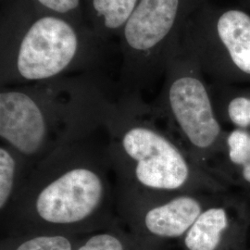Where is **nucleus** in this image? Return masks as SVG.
I'll list each match as a JSON object with an SVG mask.
<instances>
[{
    "instance_id": "obj_2",
    "label": "nucleus",
    "mask_w": 250,
    "mask_h": 250,
    "mask_svg": "<svg viewBox=\"0 0 250 250\" xmlns=\"http://www.w3.org/2000/svg\"><path fill=\"white\" fill-rule=\"evenodd\" d=\"M110 99L92 74L1 86V143L34 167L64 145L102 130Z\"/></svg>"
},
{
    "instance_id": "obj_9",
    "label": "nucleus",
    "mask_w": 250,
    "mask_h": 250,
    "mask_svg": "<svg viewBox=\"0 0 250 250\" xmlns=\"http://www.w3.org/2000/svg\"><path fill=\"white\" fill-rule=\"evenodd\" d=\"M89 26L101 40L120 37L139 0H87Z\"/></svg>"
},
{
    "instance_id": "obj_3",
    "label": "nucleus",
    "mask_w": 250,
    "mask_h": 250,
    "mask_svg": "<svg viewBox=\"0 0 250 250\" xmlns=\"http://www.w3.org/2000/svg\"><path fill=\"white\" fill-rule=\"evenodd\" d=\"M104 43L89 24L41 10L30 0H7L0 21L1 86L88 70L99 62Z\"/></svg>"
},
{
    "instance_id": "obj_16",
    "label": "nucleus",
    "mask_w": 250,
    "mask_h": 250,
    "mask_svg": "<svg viewBox=\"0 0 250 250\" xmlns=\"http://www.w3.org/2000/svg\"><path fill=\"white\" fill-rule=\"evenodd\" d=\"M228 114L234 125L246 127L250 125V99L235 98L228 106Z\"/></svg>"
},
{
    "instance_id": "obj_12",
    "label": "nucleus",
    "mask_w": 250,
    "mask_h": 250,
    "mask_svg": "<svg viewBox=\"0 0 250 250\" xmlns=\"http://www.w3.org/2000/svg\"><path fill=\"white\" fill-rule=\"evenodd\" d=\"M227 223L226 212L223 208H211L202 211L185 234L187 250H216Z\"/></svg>"
},
{
    "instance_id": "obj_1",
    "label": "nucleus",
    "mask_w": 250,
    "mask_h": 250,
    "mask_svg": "<svg viewBox=\"0 0 250 250\" xmlns=\"http://www.w3.org/2000/svg\"><path fill=\"white\" fill-rule=\"evenodd\" d=\"M111 172L106 145L93 135L59 147L33 167L14 202L0 215L2 236L86 235L122 224Z\"/></svg>"
},
{
    "instance_id": "obj_13",
    "label": "nucleus",
    "mask_w": 250,
    "mask_h": 250,
    "mask_svg": "<svg viewBox=\"0 0 250 250\" xmlns=\"http://www.w3.org/2000/svg\"><path fill=\"white\" fill-rule=\"evenodd\" d=\"M83 236L50 232L4 235L0 250H75Z\"/></svg>"
},
{
    "instance_id": "obj_17",
    "label": "nucleus",
    "mask_w": 250,
    "mask_h": 250,
    "mask_svg": "<svg viewBox=\"0 0 250 250\" xmlns=\"http://www.w3.org/2000/svg\"><path fill=\"white\" fill-rule=\"evenodd\" d=\"M85 1H87V0H85Z\"/></svg>"
},
{
    "instance_id": "obj_6",
    "label": "nucleus",
    "mask_w": 250,
    "mask_h": 250,
    "mask_svg": "<svg viewBox=\"0 0 250 250\" xmlns=\"http://www.w3.org/2000/svg\"><path fill=\"white\" fill-rule=\"evenodd\" d=\"M199 65L195 54L182 40L165 67L168 78L163 99L189 143L204 150L214 144L221 129L208 90L197 74Z\"/></svg>"
},
{
    "instance_id": "obj_11",
    "label": "nucleus",
    "mask_w": 250,
    "mask_h": 250,
    "mask_svg": "<svg viewBox=\"0 0 250 250\" xmlns=\"http://www.w3.org/2000/svg\"><path fill=\"white\" fill-rule=\"evenodd\" d=\"M122 224L83 236L75 250H160L159 240L136 234Z\"/></svg>"
},
{
    "instance_id": "obj_15",
    "label": "nucleus",
    "mask_w": 250,
    "mask_h": 250,
    "mask_svg": "<svg viewBox=\"0 0 250 250\" xmlns=\"http://www.w3.org/2000/svg\"><path fill=\"white\" fill-rule=\"evenodd\" d=\"M231 161L243 166V176L250 183V136L240 130L232 132L228 137Z\"/></svg>"
},
{
    "instance_id": "obj_8",
    "label": "nucleus",
    "mask_w": 250,
    "mask_h": 250,
    "mask_svg": "<svg viewBox=\"0 0 250 250\" xmlns=\"http://www.w3.org/2000/svg\"><path fill=\"white\" fill-rule=\"evenodd\" d=\"M201 63L228 53L233 65L250 74V15L240 9L217 14L207 5L191 18L182 39Z\"/></svg>"
},
{
    "instance_id": "obj_10",
    "label": "nucleus",
    "mask_w": 250,
    "mask_h": 250,
    "mask_svg": "<svg viewBox=\"0 0 250 250\" xmlns=\"http://www.w3.org/2000/svg\"><path fill=\"white\" fill-rule=\"evenodd\" d=\"M33 167L7 144L0 146V215L18 196Z\"/></svg>"
},
{
    "instance_id": "obj_5",
    "label": "nucleus",
    "mask_w": 250,
    "mask_h": 250,
    "mask_svg": "<svg viewBox=\"0 0 250 250\" xmlns=\"http://www.w3.org/2000/svg\"><path fill=\"white\" fill-rule=\"evenodd\" d=\"M207 0H139L121 36V93H140L163 70Z\"/></svg>"
},
{
    "instance_id": "obj_4",
    "label": "nucleus",
    "mask_w": 250,
    "mask_h": 250,
    "mask_svg": "<svg viewBox=\"0 0 250 250\" xmlns=\"http://www.w3.org/2000/svg\"><path fill=\"white\" fill-rule=\"evenodd\" d=\"M140 93L109 99L103 120L107 157L117 183L172 192L191 181L192 170L175 145L156 128Z\"/></svg>"
},
{
    "instance_id": "obj_7",
    "label": "nucleus",
    "mask_w": 250,
    "mask_h": 250,
    "mask_svg": "<svg viewBox=\"0 0 250 250\" xmlns=\"http://www.w3.org/2000/svg\"><path fill=\"white\" fill-rule=\"evenodd\" d=\"M165 192L115 184V208L129 231L154 240L186 234L202 212L196 197L182 195L163 197Z\"/></svg>"
},
{
    "instance_id": "obj_14",
    "label": "nucleus",
    "mask_w": 250,
    "mask_h": 250,
    "mask_svg": "<svg viewBox=\"0 0 250 250\" xmlns=\"http://www.w3.org/2000/svg\"><path fill=\"white\" fill-rule=\"evenodd\" d=\"M36 8L68 19L77 24H84L82 0H30Z\"/></svg>"
}]
</instances>
